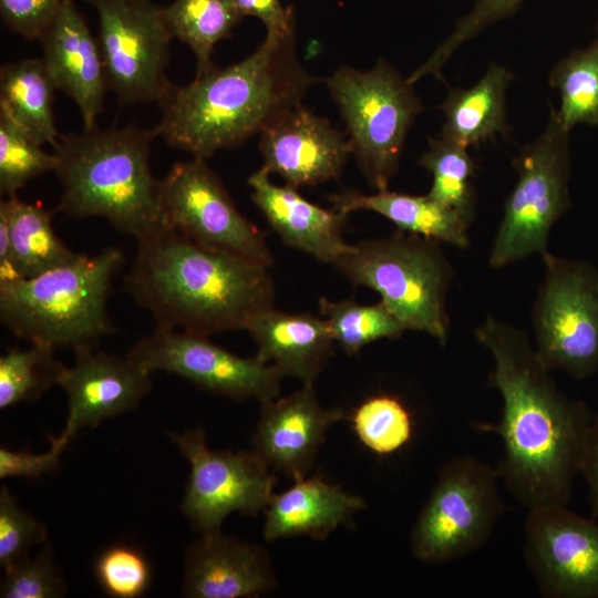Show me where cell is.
Returning a JSON list of instances; mask_svg holds the SVG:
<instances>
[{"label": "cell", "mask_w": 598, "mask_h": 598, "mask_svg": "<svg viewBox=\"0 0 598 598\" xmlns=\"http://www.w3.org/2000/svg\"><path fill=\"white\" fill-rule=\"evenodd\" d=\"M474 337L492 355L489 382L503 402L498 422L473 423L502 440L499 481L528 511L567 505L594 414L558 389L524 330L487 316Z\"/></svg>", "instance_id": "obj_1"}, {"label": "cell", "mask_w": 598, "mask_h": 598, "mask_svg": "<svg viewBox=\"0 0 598 598\" xmlns=\"http://www.w3.org/2000/svg\"><path fill=\"white\" fill-rule=\"evenodd\" d=\"M267 266L165 228L136 240L125 289L156 327L209 337L272 308Z\"/></svg>", "instance_id": "obj_2"}, {"label": "cell", "mask_w": 598, "mask_h": 598, "mask_svg": "<svg viewBox=\"0 0 598 598\" xmlns=\"http://www.w3.org/2000/svg\"><path fill=\"white\" fill-rule=\"evenodd\" d=\"M317 82L298 59L296 33L266 35L254 53L226 68L213 65L158 102L156 136L207 159L259 134L283 112L302 104Z\"/></svg>", "instance_id": "obj_3"}, {"label": "cell", "mask_w": 598, "mask_h": 598, "mask_svg": "<svg viewBox=\"0 0 598 598\" xmlns=\"http://www.w3.org/2000/svg\"><path fill=\"white\" fill-rule=\"evenodd\" d=\"M153 130L100 128L59 136L54 173L61 185L58 212L102 217L136 240L167 228L159 181L151 169Z\"/></svg>", "instance_id": "obj_4"}, {"label": "cell", "mask_w": 598, "mask_h": 598, "mask_svg": "<svg viewBox=\"0 0 598 598\" xmlns=\"http://www.w3.org/2000/svg\"><path fill=\"white\" fill-rule=\"evenodd\" d=\"M123 251L105 248L30 278L0 281V319L16 337L52 349L95 348L113 332L106 303Z\"/></svg>", "instance_id": "obj_5"}, {"label": "cell", "mask_w": 598, "mask_h": 598, "mask_svg": "<svg viewBox=\"0 0 598 598\" xmlns=\"http://www.w3.org/2000/svg\"><path fill=\"white\" fill-rule=\"evenodd\" d=\"M442 243L402 230L351 245L334 266L354 285L368 287L408 330L444 346L450 333L446 297L453 278Z\"/></svg>", "instance_id": "obj_6"}, {"label": "cell", "mask_w": 598, "mask_h": 598, "mask_svg": "<svg viewBox=\"0 0 598 598\" xmlns=\"http://www.w3.org/2000/svg\"><path fill=\"white\" fill-rule=\"evenodd\" d=\"M324 82L362 175L377 192L388 189L408 133L424 110L413 84L382 59L367 71L341 65Z\"/></svg>", "instance_id": "obj_7"}, {"label": "cell", "mask_w": 598, "mask_h": 598, "mask_svg": "<svg viewBox=\"0 0 598 598\" xmlns=\"http://www.w3.org/2000/svg\"><path fill=\"white\" fill-rule=\"evenodd\" d=\"M517 181L507 196L488 255L502 269L548 250L553 226L570 205L568 132L551 109L545 130L513 162Z\"/></svg>", "instance_id": "obj_8"}, {"label": "cell", "mask_w": 598, "mask_h": 598, "mask_svg": "<svg viewBox=\"0 0 598 598\" xmlns=\"http://www.w3.org/2000/svg\"><path fill=\"white\" fill-rule=\"evenodd\" d=\"M498 482L496 468L473 456L447 461L411 529L413 556L441 565L480 550L505 512Z\"/></svg>", "instance_id": "obj_9"}, {"label": "cell", "mask_w": 598, "mask_h": 598, "mask_svg": "<svg viewBox=\"0 0 598 598\" xmlns=\"http://www.w3.org/2000/svg\"><path fill=\"white\" fill-rule=\"evenodd\" d=\"M532 309L534 348L543 363L577 380L598 371V270L547 251Z\"/></svg>", "instance_id": "obj_10"}, {"label": "cell", "mask_w": 598, "mask_h": 598, "mask_svg": "<svg viewBox=\"0 0 598 598\" xmlns=\"http://www.w3.org/2000/svg\"><path fill=\"white\" fill-rule=\"evenodd\" d=\"M99 19V45L107 85L123 103L159 102L172 34L163 8L151 0H86Z\"/></svg>", "instance_id": "obj_11"}, {"label": "cell", "mask_w": 598, "mask_h": 598, "mask_svg": "<svg viewBox=\"0 0 598 598\" xmlns=\"http://www.w3.org/2000/svg\"><path fill=\"white\" fill-rule=\"evenodd\" d=\"M169 436L190 466L181 509L200 534L220 529L235 512L255 516L266 508L276 476L254 451H214L200 427Z\"/></svg>", "instance_id": "obj_12"}, {"label": "cell", "mask_w": 598, "mask_h": 598, "mask_svg": "<svg viewBox=\"0 0 598 598\" xmlns=\"http://www.w3.org/2000/svg\"><path fill=\"white\" fill-rule=\"evenodd\" d=\"M159 192L168 229L267 267L272 264L264 235L240 214L205 158L174 164L159 181Z\"/></svg>", "instance_id": "obj_13"}, {"label": "cell", "mask_w": 598, "mask_h": 598, "mask_svg": "<svg viewBox=\"0 0 598 598\" xmlns=\"http://www.w3.org/2000/svg\"><path fill=\"white\" fill-rule=\"evenodd\" d=\"M147 372L177 374L198 388L234 400L260 403L280 392L282 375L256 355L241 358L213 343L208 337L156 327L126 354Z\"/></svg>", "instance_id": "obj_14"}, {"label": "cell", "mask_w": 598, "mask_h": 598, "mask_svg": "<svg viewBox=\"0 0 598 598\" xmlns=\"http://www.w3.org/2000/svg\"><path fill=\"white\" fill-rule=\"evenodd\" d=\"M524 557L546 598H598V523L551 505L529 509Z\"/></svg>", "instance_id": "obj_15"}, {"label": "cell", "mask_w": 598, "mask_h": 598, "mask_svg": "<svg viewBox=\"0 0 598 598\" xmlns=\"http://www.w3.org/2000/svg\"><path fill=\"white\" fill-rule=\"evenodd\" d=\"M94 349L75 350L74 363L64 365L59 379L68 399L66 423L59 436L68 443L82 429L137 408L152 386L151 373L127 355Z\"/></svg>", "instance_id": "obj_16"}, {"label": "cell", "mask_w": 598, "mask_h": 598, "mask_svg": "<svg viewBox=\"0 0 598 598\" xmlns=\"http://www.w3.org/2000/svg\"><path fill=\"white\" fill-rule=\"evenodd\" d=\"M258 146L261 167L297 189L338 178L351 155L347 137L302 104L267 125Z\"/></svg>", "instance_id": "obj_17"}, {"label": "cell", "mask_w": 598, "mask_h": 598, "mask_svg": "<svg viewBox=\"0 0 598 598\" xmlns=\"http://www.w3.org/2000/svg\"><path fill=\"white\" fill-rule=\"evenodd\" d=\"M339 409H324L312 383L283 398L261 402L252 451L275 472L293 481L308 476L329 427L344 419Z\"/></svg>", "instance_id": "obj_18"}, {"label": "cell", "mask_w": 598, "mask_h": 598, "mask_svg": "<svg viewBox=\"0 0 598 598\" xmlns=\"http://www.w3.org/2000/svg\"><path fill=\"white\" fill-rule=\"evenodd\" d=\"M267 551L221 529L200 534L186 549L182 595L189 598H248L277 587Z\"/></svg>", "instance_id": "obj_19"}, {"label": "cell", "mask_w": 598, "mask_h": 598, "mask_svg": "<svg viewBox=\"0 0 598 598\" xmlns=\"http://www.w3.org/2000/svg\"><path fill=\"white\" fill-rule=\"evenodd\" d=\"M39 42L42 61L56 90L78 105L84 128H92L109 85L99 41L75 0L64 1Z\"/></svg>", "instance_id": "obj_20"}, {"label": "cell", "mask_w": 598, "mask_h": 598, "mask_svg": "<svg viewBox=\"0 0 598 598\" xmlns=\"http://www.w3.org/2000/svg\"><path fill=\"white\" fill-rule=\"evenodd\" d=\"M269 175L260 167L249 176L252 203L287 246L334 265L351 247L342 234L348 214L320 207L287 184L275 185Z\"/></svg>", "instance_id": "obj_21"}, {"label": "cell", "mask_w": 598, "mask_h": 598, "mask_svg": "<svg viewBox=\"0 0 598 598\" xmlns=\"http://www.w3.org/2000/svg\"><path fill=\"white\" fill-rule=\"evenodd\" d=\"M364 501L321 476L293 481L288 489L271 496L265 512L262 535L267 542L293 536L326 539L365 508Z\"/></svg>", "instance_id": "obj_22"}, {"label": "cell", "mask_w": 598, "mask_h": 598, "mask_svg": "<svg viewBox=\"0 0 598 598\" xmlns=\"http://www.w3.org/2000/svg\"><path fill=\"white\" fill-rule=\"evenodd\" d=\"M245 330L257 344L259 360L303 384L313 383L334 343L322 317L278 311L274 307L254 316Z\"/></svg>", "instance_id": "obj_23"}, {"label": "cell", "mask_w": 598, "mask_h": 598, "mask_svg": "<svg viewBox=\"0 0 598 598\" xmlns=\"http://www.w3.org/2000/svg\"><path fill=\"white\" fill-rule=\"evenodd\" d=\"M334 209L344 214L370 210L392 221L399 230L421 235L465 249L470 246V224L454 209L424 196L378 190L362 194L346 189L330 197Z\"/></svg>", "instance_id": "obj_24"}, {"label": "cell", "mask_w": 598, "mask_h": 598, "mask_svg": "<svg viewBox=\"0 0 598 598\" xmlns=\"http://www.w3.org/2000/svg\"><path fill=\"white\" fill-rule=\"evenodd\" d=\"M0 221L10 243V276L4 280L34 277L81 256L54 233L52 213L40 204L27 203L17 195L4 197Z\"/></svg>", "instance_id": "obj_25"}, {"label": "cell", "mask_w": 598, "mask_h": 598, "mask_svg": "<svg viewBox=\"0 0 598 598\" xmlns=\"http://www.w3.org/2000/svg\"><path fill=\"white\" fill-rule=\"evenodd\" d=\"M512 80L505 66L491 64L470 89H452L440 106L445 117L441 136L468 148L506 134V92Z\"/></svg>", "instance_id": "obj_26"}, {"label": "cell", "mask_w": 598, "mask_h": 598, "mask_svg": "<svg viewBox=\"0 0 598 598\" xmlns=\"http://www.w3.org/2000/svg\"><path fill=\"white\" fill-rule=\"evenodd\" d=\"M56 90L42 59H23L0 70V110L40 144L59 138L53 113Z\"/></svg>", "instance_id": "obj_27"}, {"label": "cell", "mask_w": 598, "mask_h": 598, "mask_svg": "<svg viewBox=\"0 0 598 598\" xmlns=\"http://www.w3.org/2000/svg\"><path fill=\"white\" fill-rule=\"evenodd\" d=\"M163 13L172 38L193 51L196 75L214 65L216 43L229 38L244 18L233 0H174L163 8Z\"/></svg>", "instance_id": "obj_28"}, {"label": "cell", "mask_w": 598, "mask_h": 598, "mask_svg": "<svg viewBox=\"0 0 598 598\" xmlns=\"http://www.w3.org/2000/svg\"><path fill=\"white\" fill-rule=\"evenodd\" d=\"M549 84L560 94L556 113L566 132L579 123L598 125V43L560 60Z\"/></svg>", "instance_id": "obj_29"}, {"label": "cell", "mask_w": 598, "mask_h": 598, "mask_svg": "<svg viewBox=\"0 0 598 598\" xmlns=\"http://www.w3.org/2000/svg\"><path fill=\"white\" fill-rule=\"evenodd\" d=\"M420 164L432 175L427 195L454 209L471 224L475 214V193L471 182L475 163L467 147L442 136L431 138Z\"/></svg>", "instance_id": "obj_30"}, {"label": "cell", "mask_w": 598, "mask_h": 598, "mask_svg": "<svg viewBox=\"0 0 598 598\" xmlns=\"http://www.w3.org/2000/svg\"><path fill=\"white\" fill-rule=\"evenodd\" d=\"M319 308L334 342L348 354L358 353L375 340L398 338L408 331L381 300L374 305H359L352 299L332 301L321 298Z\"/></svg>", "instance_id": "obj_31"}, {"label": "cell", "mask_w": 598, "mask_h": 598, "mask_svg": "<svg viewBox=\"0 0 598 598\" xmlns=\"http://www.w3.org/2000/svg\"><path fill=\"white\" fill-rule=\"evenodd\" d=\"M63 368L50 347L31 343L28 349H8L0 357V409L40 398L59 383Z\"/></svg>", "instance_id": "obj_32"}, {"label": "cell", "mask_w": 598, "mask_h": 598, "mask_svg": "<svg viewBox=\"0 0 598 598\" xmlns=\"http://www.w3.org/2000/svg\"><path fill=\"white\" fill-rule=\"evenodd\" d=\"M351 422L359 441L378 455L402 450L414 431L411 412L399 398L390 394L365 399L352 413Z\"/></svg>", "instance_id": "obj_33"}, {"label": "cell", "mask_w": 598, "mask_h": 598, "mask_svg": "<svg viewBox=\"0 0 598 598\" xmlns=\"http://www.w3.org/2000/svg\"><path fill=\"white\" fill-rule=\"evenodd\" d=\"M55 155L0 110V194L9 197L30 181L54 172Z\"/></svg>", "instance_id": "obj_34"}, {"label": "cell", "mask_w": 598, "mask_h": 598, "mask_svg": "<svg viewBox=\"0 0 598 598\" xmlns=\"http://www.w3.org/2000/svg\"><path fill=\"white\" fill-rule=\"evenodd\" d=\"M525 0H476L470 11L455 24L451 34L435 49L431 56L409 76L414 84L426 75L441 78L442 69L454 52L484 29L513 16Z\"/></svg>", "instance_id": "obj_35"}, {"label": "cell", "mask_w": 598, "mask_h": 598, "mask_svg": "<svg viewBox=\"0 0 598 598\" xmlns=\"http://www.w3.org/2000/svg\"><path fill=\"white\" fill-rule=\"evenodd\" d=\"M94 575L109 596L137 598L148 589L152 569L147 558L137 548L115 544L99 554L94 561Z\"/></svg>", "instance_id": "obj_36"}, {"label": "cell", "mask_w": 598, "mask_h": 598, "mask_svg": "<svg viewBox=\"0 0 598 598\" xmlns=\"http://www.w3.org/2000/svg\"><path fill=\"white\" fill-rule=\"evenodd\" d=\"M66 584L48 544L34 557H27L4 568L2 598H59L65 596Z\"/></svg>", "instance_id": "obj_37"}, {"label": "cell", "mask_w": 598, "mask_h": 598, "mask_svg": "<svg viewBox=\"0 0 598 598\" xmlns=\"http://www.w3.org/2000/svg\"><path fill=\"white\" fill-rule=\"evenodd\" d=\"M47 538L45 525L17 503L6 486L0 491V565L4 569L29 557Z\"/></svg>", "instance_id": "obj_38"}, {"label": "cell", "mask_w": 598, "mask_h": 598, "mask_svg": "<svg viewBox=\"0 0 598 598\" xmlns=\"http://www.w3.org/2000/svg\"><path fill=\"white\" fill-rule=\"evenodd\" d=\"M65 0H0L4 25L28 41H40Z\"/></svg>", "instance_id": "obj_39"}, {"label": "cell", "mask_w": 598, "mask_h": 598, "mask_svg": "<svg viewBox=\"0 0 598 598\" xmlns=\"http://www.w3.org/2000/svg\"><path fill=\"white\" fill-rule=\"evenodd\" d=\"M50 442V450L42 454L1 447L0 478L22 477L34 480L53 471L60 463L61 455L69 443L60 436H51Z\"/></svg>", "instance_id": "obj_40"}, {"label": "cell", "mask_w": 598, "mask_h": 598, "mask_svg": "<svg viewBox=\"0 0 598 598\" xmlns=\"http://www.w3.org/2000/svg\"><path fill=\"white\" fill-rule=\"evenodd\" d=\"M243 17L259 19L266 35L283 37L296 33V18L291 6H283L281 0H233Z\"/></svg>", "instance_id": "obj_41"}, {"label": "cell", "mask_w": 598, "mask_h": 598, "mask_svg": "<svg viewBox=\"0 0 598 598\" xmlns=\"http://www.w3.org/2000/svg\"><path fill=\"white\" fill-rule=\"evenodd\" d=\"M580 474L585 477L588 486V501L592 518H598V415H594L585 453L581 462Z\"/></svg>", "instance_id": "obj_42"}]
</instances>
